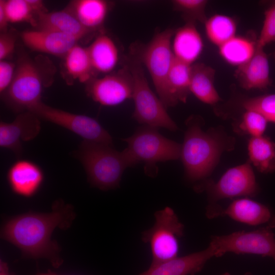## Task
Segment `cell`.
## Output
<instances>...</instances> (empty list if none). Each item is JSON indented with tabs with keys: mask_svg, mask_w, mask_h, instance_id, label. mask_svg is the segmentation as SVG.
Returning <instances> with one entry per match:
<instances>
[{
	"mask_svg": "<svg viewBox=\"0 0 275 275\" xmlns=\"http://www.w3.org/2000/svg\"><path fill=\"white\" fill-rule=\"evenodd\" d=\"M23 43L31 49L56 56H65L80 39L64 33L37 29L22 33Z\"/></svg>",
	"mask_w": 275,
	"mask_h": 275,
	"instance_id": "cell-16",
	"label": "cell"
},
{
	"mask_svg": "<svg viewBox=\"0 0 275 275\" xmlns=\"http://www.w3.org/2000/svg\"><path fill=\"white\" fill-rule=\"evenodd\" d=\"M271 227L252 231H238L211 237L210 245L215 257L226 253L251 254L269 257L275 260V237Z\"/></svg>",
	"mask_w": 275,
	"mask_h": 275,
	"instance_id": "cell-8",
	"label": "cell"
},
{
	"mask_svg": "<svg viewBox=\"0 0 275 275\" xmlns=\"http://www.w3.org/2000/svg\"><path fill=\"white\" fill-rule=\"evenodd\" d=\"M267 120L259 112L245 110L238 124L239 129L244 133L257 137L263 135L267 125Z\"/></svg>",
	"mask_w": 275,
	"mask_h": 275,
	"instance_id": "cell-32",
	"label": "cell"
},
{
	"mask_svg": "<svg viewBox=\"0 0 275 275\" xmlns=\"http://www.w3.org/2000/svg\"><path fill=\"white\" fill-rule=\"evenodd\" d=\"M180 158L187 179L201 180L210 175L224 150L231 149L232 139L215 131L205 132L197 117L186 122Z\"/></svg>",
	"mask_w": 275,
	"mask_h": 275,
	"instance_id": "cell-2",
	"label": "cell"
},
{
	"mask_svg": "<svg viewBox=\"0 0 275 275\" xmlns=\"http://www.w3.org/2000/svg\"><path fill=\"white\" fill-rule=\"evenodd\" d=\"M227 215L237 222L252 226L267 224L275 227V217L265 205L248 198L234 200L226 209L216 210L208 207L207 216L213 218Z\"/></svg>",
	"mask_w": 275,
	"mask_h": 275,
	"instance_id": "cell-14",
	"label": "cell"
},
{
	"mask_svg": "<svg viewBox=\"0 0 275 275\" xmlns=\"http://www.w3.org/2000/svg\"><path fill=\"white\" fill-rule=\"evenodd\" d=\"M206 189L214 201L241 196L253 197L258 191L251 163L228 169L215 183H208Z\"/></svg>",
	"mask_w": 275,
	"mask_h": 275,
	"instance_id": "cell-12",
	"label": "cell"
},
{
	"mask_svg": "<svg viewBox=\"0 0 275 275\" xmlns=\"http://www.w3.org/2000/svg\"><path fill=\"white\" fill-rule=\"evenodd\" d=\"M219 47V52L222 58L228 63L241 66L253 56L256 47V42L248 38L235 36Z\"/></svg>",
	"mask_w": 275,
	"mask_h": 275,
	"instance_id": "cell-27",
	"label": "cell"
},
{
	"mask_svg": "<svg viewBox=\"0 0 275 275\" xmlns=\"http://www.w3.org/2000/svg\"><path fill=\"white\" fill-rule=\"evenodd\" d=\"M204 24L208 39L218 47L235 36L236 23L228 16L213 15L207 18Z\"/></svg>",
	"mask_w": 275,
	"mask_h": 275,
	"instance_id": "cell-28",
	"label": "cell"
},
{
	"mask_svg": "<svg viewBox=\"0 0 275 275\" xmlns=\"http://www.w3.org/2000/svg\"><path fill=\"white\" fill-rule=\"evenodd\" d=\"M155 223L142 233V240L149 243L152 254V263L155 265L177 257L178 239L183 235L184 226L174 211L169 207L157 211Z\"/></svg>",
	"mask_w": 275,
	"mask_h": 275,
	"instance_id": "cell-6",
	"label": "cell"
},
{
	"mask_svg": "<svg viewBox=\"0 0 275 275\" xmlns=\"http://www.w3.org/2000/svg\"><path fill=\"white\" fill-rule=\"evenodd\" d=\"M207 3L206 0H175L172 2L174 9L182 14L186 23L195 24L197 21L204 23L206 21Z\"/></svg>",
	"mask_w": 275,
	"mask_h": 275,
	"instance_id": "cell-29",
	"label": "cell"
},
{
	"mask_svg": "<svg viewBox=\"0 0 275 275\" xmlns=\"http://www.w3.org/2000/svg\"><path fill=\"white\" fill-rule=\"evenodd\" d=\"M272 42H275V2L264 12L263 23L256 40V46L264 47Z\"/></svg>",
	"mask_w": 275,
	"mask_h": 275,
	"instance_id": "cell-33",
	"label": "cell"
},
{
	"mask_svg": "<svg viewBox=\"0 0 275 275\" xmlns=\"http://www.w3.org/2000/svg\"><path fill=\"white\" fill-rule=\"evenodd\" d=\"M128 67L133 84V119L145 126L173 131L177 130V125L168 114L166 107L149 87L140 64L133 62Z\"/></svg>",
	"mask_w": 275,
	"mask_h": 275,
	"instance_id": "cell-5",
	"label": "cell"
},
{
	"mask_svg": "<svg viewBox=\"0 0 275 275\" xmlns=\"http://www.w3.org/2000/svg\"><path fill=\"white\" fill-rule=\"evenodd\" d=\"M64 57L66 71L73 79L81 82H88L93 78L95 71L87 47L76 44Z\"/></svg>",
	"mask_w": 275,
	"mask_h": 275,
	"instance_id": "cell-26",
	"label": "cell"
},
{
	"mask_svg": "<svg viewBox=\"0 0 275 275\" xmlns=\"http://www.w3.org/2000/svg\"><path fill=\"white\" fill-rule=\"evenodd\" d=\"M222 275H230V274L229 273H225L223 274ZM245 275H252V274L250 272H248Z\"/></svg>",
	"mask_w": 275,
	"mask_h": 275,
	"instance_id": "cell-39",
	"label": "cell"
},
{
	"mask_svg": "<svg viewBox=\"0 0 275 275\" xmlns=\"http://www.w3.org/2000/svg\"><path fill=\"white\" fill-rule=\"evenodd\" d=\"M235 75L245 90H264L270 85L269 66L264 47L256 46L252 58L237 67Z\"/></svg>",
	"mask_w": 275,
	"mask_h": 275,
	"instance_id": "cell-18",
	"label": "cell"
},
{
	"mask_svg": "<svg viewBox=\"0 0 275 275\" xmlns=\"http://www.w3.org/2000/svg\"><path fill=\"white\" fill-rule=\"evenodd\" d=\"M16 42L15 35L10 32L2 33L0 35V60H5L14 51Z\"/></svg>",
	"mask_w": 275,
	"mask_h": 275,
	"instance_id": "cell-35",
	"label": "cell"
},
{
	"mask_svg": "<svg viewBox=\"0 0 275 275\" xmlns=\"http://www.w3.org/2000/svg\"><path fill=\"white\" fill-rule=\"evenodd\" d=\"M191 73V65L175 58L167 78L166 93L162 101L166 107L186 101L190 93Z\"/></svg>",
	"mask_w": 275,
	"mask_h": 275,
	"instance_id": "cell-20",
	"label": "cell"
},
{
	"mask_svg": "<svg viewBox=\"0 0 275 275\" xmlns=\"http://www.w3.org/2000/svg\"><path fill=\"white\" fill-rule=\"evenodd\" d=\"M204 45L195 24L186 23L176 32L172 44L175 58L190 65L201 55Z\"/></svg>",
	"mask_w": 275,
	"mask_h": 275,
	"instance_id": "cell-21",
	"label": "cell"
},
{
	"mask_svg": "<svg viewBox=\"0 0 275 275\" xmlns=\"http://www.w3.org/2000/svg\"><path fill=\"white\" fill-rule=\"evenodd\" d=\"M9 23L7 14L5 7V1H0V30L2 33L7 32Z\"/></svg>",
	"mask_w": 275,
	"mask_h": 275,
	"instance_id": "cell-36",
	"label": "cell"
},
{
	"mask_svg": "<svg viewBox=\"0 0 275 275\" xmlns=\"http://www.w3.org/2000/svg\"><path fill=\"white\" fill-rule=\"evenodd\" d=\"M133 84L128 67L103 77L92 78L86 91L89 97L102 105H118L132 98Z\"/></svg>",
	"mask_w": 275,
	"mask_h": 275,
	"instance_id": "cell-11",
	"label": "cell"
},
{
	"mask_svg": "<svg viewBox=\"0 0 275 275\" xmlns=\"http://www.w3.org/2000/svg\"><path fill=\"white\" fill-rule=\"evenodd\" d=\"M94 71L109 73L118 62V48L111 37L101 34L87 47Z\"/></svg>",
	"mask_w": 275,
	"mask_h": 275,
	"instance_id": "cell-22",
	"label": "cell"
},
{
	"mask_svg": "<svg viewBox=\"0 0 275 275\" xmlns=\"http://www.w3.org/2000/svg\"><path fill=\"white\" fill-rule=\"evenodd\" d=\"M245 110H253L262 114L268 121L275 122V94H266L244 100Z\"/></svg>",
	"mask_w": 275,
	"mask_h": 275,
	"instance_id": "cell-31",
	"label": "cell"
},
{
	"mask_svg": "<svg viewBox=\"0 0 275 275\" xmlns=\"http://www.w3.org/2000/svg\"><path fill=\"white\" fill-rule=\"evenodd\" d=\"M273 58H274V61H275V51L273 53Z\"/></svg>",
	"mask_w": 275,
	"mask_h": 275,
	"instance_id": "cell-40",
	"label": "cell"
},
{
	"mask_svg": "<svg viewBox=\"0 0 275 275\" xmlns=\"http://www.w3.org/2000/svg\"><path fill=\"white\" fill-rule=\"evenodd\" d=\"M75 217L73 207L62 200L56 201L48 213L28 212L7 220L1 238L18 248L29 258H46L54 266L62 262L59 244L51 238L54 230L69 228Z\"/></svg>",
	"mask_w": 275,
	"mask_h": 275,
	"instance_id": "cell-1",
	"label": "cell"
},
{
	"mask_svg": "<svg viewBox=\"0 0 275 275\" xmlns=\"http://www.w3.org/2000/svg\"><path fill=\"white\" fill-rule=\"evenodd\" d=\"M13 63L5 60L0 62V92L4 94L11 85L15 72Z\"/></svg>",
	"mask_w": 275,
	"mask_h": 275,
	"instance_id": "cell-34",
	"label": "cell"
},
{
	"mask_svg": "<svg viewBox=\"0 0 275 275\" xmlns=\"http://www.w3.org/2000/svg\"><path fill=\"white\" fill-rule=\"evenodd\" d=\"M41 66L28 58L22 59L13 81L3 94L5 101L14 111H29L41 102L43 88L47 85Z\"/></svg>",
	"mask_w": 275,
	"mask_h": 275,
	"instance_id": "cell-7",
	"label": "cell"
},
{
	"mask_svg": "<svg viewBox=\"0 0 275 275\" xmlns=\"http://www.w3.org/2000/svg\"><path fill=\"white\" fill-rule=\"evenodd\" d=\"M28 111L40 119L62 126L84 139V140L113 146V139L96 119L83 115L73 114L48 106L42 101Z\"/></svg>",
	"mask_w": 275,
	"mask_h": 275,
	"instance_id": "cell-9",
	"label": "cell"
},
{
	"mask_svg": "<svg viewBox=\"0 0 275 275\" xmlns=\"http://www.w3.org/2000/svg\"><path fill=\"white\" fill-rule=\"evenodd\" d=\"M44 179V173L40 166L26 159L15 161L7 173V180L11 190L26 198L37 194Z\"/></svg>",
	"mask_w": 275,
	"mask_h": 275,
	"instance_id": "cell-15",
	"label": "cell"
},
{
	"mask_svg": "<svg viewBox=\"0 0 275 275\" xmlns=\"http://www.w3.org/2000/svg\"><path fill=\"white\" fill-rule=\"evenodd\" d=\"M248 150L251 162L259 172L268 173L275 171V143L268 137H251Z\"/></svg>",
	"mask_w": 275,
	"mask_h": 275,
	"instance_id": "cell-25",
	"label": "cell"
},
{
	"mask_svg": "<svg viewBox=\"0 0 275 275\" xmlns=\"http://www.w3.org/2000/svg\"><path fill=\"white\" fill-rule=\"evenodd\" d=\"M157 129L144 125L122 139L127 144L123 151L130 167L144 162L146 173L152 176L157 173L154 169L157 162L177 160L181 156V145L164 137Z\"/></svg>",
	"mask_w": 275,
	"mask_h": 275,
	"instance_id": "cell-4",
	"label": "cell"
},
{
	"mask_svg": "<svg viewBox=\"0 0 275 275\" xmlns=\"http://www.w3.org/2000/svg\"><path fill=\"white\" fill-rule=\"evenodd\" d=\"M93 187L108 190L119 186L125 169L130 167L123 150L119 152L113 146L84 140L74 153Z\"/></svg>",
	"mask_w": 275,
	"mask_h": 275,
	"instance_id": "cell-3",
	"label": "cell"
},
{
	"mask_svg": "<svg viewBox=\"0 0 275 275\" xmlns=\"http://www.w3.org/2000/svg\"><path fill=\"white\" fill-rule=\"evenodd\" d=\"M5 7L9 22H30L35 25L36 15L28 0L5 1Z\"/></svg>",
	"mask_w": 275,
	"mask_h": 275,
	"instance_id": "cell-30",
	"label": "cell"
},
{
	"mask_svg": "<svg viewBox=\"0 0 275 275\" xmlns=\"http://www.w3.org/2000/svg\"><path fill=\"white\" fill-rule=\"evenodd\" d=\"M174 31L171 29L157 33L146 46L141 56L161 101L166 93L167 78L175 60L171 43Z\"/></svg>",
	"mask_w": 275,
	"mask_h": 275,
	"instance_id": "cell-10",
	"label": "cell"
},
{
	"mask_svg": "<svg viewBox=\"0 0 275 275\" xmlns=\"http://www.w3.org/2000/svg\"><path fill=\"white\" fill-rule=\"evenodd\" d=\"M68 9L84 26L94 31L103 23L108 4L102 0H78L72 2Z\"/></svg>",
	"mask_w": 275,
	"mask_h": 275,
	"instance_id": "cell-24",
	"label": "cell"
},
{
	"mask_svg": "<svg viewBox=\"0 0 275 275\" xmlns=\"http://www.w3.org/2000/svg\"><path fill=\"white\" fill-rule=\"evenodd\" d=\"M215 73L213 68L203 63L191 65L190 93L202 102L208 104H214L221 100L214 85Z\"/></svg>",
	"mask_w": 275,
	"mask_h": 275,
	"instance_id": "cell-23",
	"label": "cell"
},
{
	"mask_svg": "<svg viewBox=\"0 0 275 275\" xmlns=\"http://www.w3.org/2000/svg\"><path fill=\"white\" fill-rule=\"evenodd\" d=\"M213 257H215L214 252L209 245L201 251L151 265L147 270L139 275H194Z\"/></svg>",
	"mask_w": 275,
	"mask_h": 275,
	"instance_id": "cell-17",
	"label": "cell"
},
{
	"mask_svg": "<svg viewBox=\"0 0 275 275\" xmlns=\"http://www.w3.org/2000/svg\"><path fill=\"white\" fill-rule=\"evenodd\" d=\"M36 275H58V274L51 273H38Z\"/></svg>",
	"mask_w": 275,
	"mask_h": 275,
	"instance_id": "cell-38",
	"label": "cell"
},
{
	"mask_svg": "<svg viewBox=\"0 0 275 275\" xmlns=\"http://www.w3.org/2000/svg\"><path fill=\"white\" fill-rule=\"evenodd\" d=\"M34 25L39 30L60 32L80 39L93 32L84 26L68 9L39 14Z\"/></svg>",
	"mask_w": 275,
	"mask_h": 275,
	"instance_id": "cell-19",
	"label": "cell"
},
{
	"mask_svg": "<svg viewBox=\"0 0 275 275\" xmlns=\"http://www.w3.org/2000/svg\"><path fill=\"white\" fill-rule=\"evenodd\" d=\"M41 130L40 119L27 111L20 113L11 123L0 122V146L11 150L17 157L22 153L21 141H30Z\"/></svg>",
	"mask_w": 275,
	"mask_h": 275,
	"instance_id": "cell-13",
	"label": "cell"
},
{
	"mask_svg": "<svg viewBox=\"0 0 275 275\" xmlns=\"http://www.w3.org/2000/svg\"><path fill=\"white\" fill-rule=\"evenodd\" d=\"M0 275H11L7 264L2 260L0 261Z\"/></svg>",
	"mask_w": 275,
	"mask_h": 275,
	"instance_id": "cell-37",
	"label": "cell"
}]
</instances>
